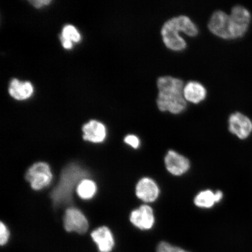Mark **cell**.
<instances>
[{"label":"cell","mask_w":252,"mask_h":252,"mask_svg":"<svg viewBox=\"0 0 252 252\" xmlns=\"http://www.w3.org/2000/svg\"><path fill=\"white\" fill-rule=\"evenodd\" d=\"M157 87L159 93L157 104L160 111H168L176 115L187 108V100L184 95V84L180 79L160 77L158 79Z\"/></svg>","instance_id":"obj_1"},{"label":"cell","mask_w":252,"mask_h":252,"mask_svg":"<svg viewBox=\"0 0 252 252\" xmlns=\"http://www.w3.org/2000/svg\"><path fill=\"white\" fill-rule=\"evenodd\" d=\"M89 176V173L77 163H70L62 170L59 181L50 194L53 206H64L70 204L72 193L81 181Z\"/></svg>","instance_id":"obj_2"},{"label":"cell","mask_w":252,"mask_h":252,"mask_svg":"<svg viewBox=\"0 0 252 252\" xmlns=\"http://www.w3.org/2000/svg\"><path fill=\"white\" fill-rule=\"evenodd\" d=\"M180 31L189 36H196L198 33L196 25L186 15L170 19L162 28L163 42L168 49L173 51H182L187 47L185 40L179 35V32Z\"/></svg>","instance_id":"obj_3"},{"label":"cell","mask_w":252,"mask_h":252,"mask_svg":"<svg viewBox=\"0 0 252 252\" xmlns=\"http://www.w3.org/2000/svg\"><path fill=\"white\" fill-rule=\"evenodd\" d=\"M25 179L33 190H40L51 184L53 174L47 163L39 162L30 167L25 174Z\"/></svg>","instance_id":"obj_4"},{"label":"cell","mask_w":252,"mask_h":252,"mask_svg":"<svg viewBox=\"0 0 252 252\" xmlns=\"http://www.w3.org/2000/svg\"><path fill=\"white\" fill-rule=\"evenodd\" d=\"M63 225L66 231L75 232L79 234H86L89 228V222L86 216L75 207H69L66 210Z\"/></svg>","instance_id":"obj_5"},{"label":"cell","mask_w":252,"mask_h":252,"mask_svg":"<svg viewBox=\"0 0 252 252\" xmlns=\"http://www.w3.org/2000/svg\"><path fill=\"white\" fill-rule=\"evenodd\" d=\"M229 130L239 139L245 140L252 133V121L239 112L232 113L228 120Z\"/></svg>","instance_id":"obj_6"},{"label":"cell","mask_w":252,"mask_h":252,"mask_svg":"<svg viewBox=\"0 0 252 252\" xmlns=\"http://www.w3.org/2000/svg\"><path fill=\"white\" fill-rule=\"evenodd\" d=\"M229 15L234 24L235 39L243 36L251 23L250 11L243 5H236L232 7Z\"/></svg>","instance_id":"obj_7"},{"label":"cell","mask_w":252,"mask_h":252,"mask_svg":"<svg viewBox=\"0 0 252 252\" xmlns=\"http://www.w3.org/2000/svg\"><path fill=\"white\" fill-rule=\"evenodd\" d=\"M132 224L141 230H149L155 223L154 210L148 205H143L137 209L132 211L130 216Z\"/></svg>","instance_id":"obj_8"},{"label":"cell","mask_w":252,"mask_h":252,"mask_svg":"<svg viewBox=\"0 0 252 252\" xmlns=\"http://www.w3.org/2000/svg\"><path fill=\"white\" fill-rule=\"evenodd\" d=\"M167 171L174 176H181L190 169V163L187 158L173 150L167 153L164 159Z\"/></svg>","instance_id":"obj_9"},{"label":"cell","mask_w":252,"mask_h":252,"mask_svg":"<svg viewBox=\"0 0 252 252\" xmlns=\"http://www.w3.org/2000/svg\"><path fill=\"white\" fill-rule=\"evenodd\" d=\"M158 185L150 178H143L138 182L135 187V194L140 200L146 203H153L159 197Z\"/></svg>","instance_id":"obj_10"},{"label":"cell","mask_w":252,"mask_h":252,"mask_svg":"<svg viewBox=\"0 0 252 252\" xmlns=\"http://www.w3.org/2000/svg\"><path fill=\"white\" fill-rule=\"evenodd\" d=\"M229 15L222 11L214 12L208 27L215 35L225 39H231L228 24Z\"/></svg>","instance_id":"obj_11"},{"label":"cell","mask_w":252,"mask_h":252,"mask_svg":"<svg viewBox=\"0 0 252 252\" xmlns=\"http://www.w3.org/2000/svg\"><path fill=\"white\" fill-rule=\"evenodd\" d=\"M91 236L99 252H110L114 248V236L107 226H100L91 232Z\"/></svg>","instance_id":"obj_12"},{"label":"cell","mask_w":252,"mask_h":252,"mask_svg":"<svg viewBox=\"0 0 252 252\" xmlns=\"http://www.w3.org/2000/svg\"><path fill=\"white\" fill-rule=\"evenodd\" d=\"M83 138L93 143H100L105 140L106 130L101 123L91 121L83 127Z\"/></svg>","instance_id":"obj_13"},{"label":"cell","mask_w":252,"mask_h":252,"mask_svg":"<svg viewBox=\"0 0 252 252\" xmlns=\"http://www.w3.org/2000/svg\"><path fill=\"white\" fill-rule=\"evenodd\" d=\"M184 95L188 101L198 103L206 98L207 91L202 84L192 81L189 82L184 87Z\"/></svg>","instance_id":"obj_14"},{"label":"cell","mask_w":252,"mask_h":252,"mask_svg":"<svg viewBox=\"0 0 252 252\" xmlns=\"http://www.w3.org/2000/svg\"><path fill=\"white\" fill-rule=\"evenodd\" d=\"M33 92V87L29 82H20L17 79H14L9 85V94L17 100H22L29 98Z\"/></svg>","instance_id":"obj_15"},{"label":"cell","mask_w":252,"mask_h":252,"mask_svg":"<svg viewBox=\"0 0 252 252\" xmlns=\"http://www.w3.org/2000/svg\"><path fill=\"white\" fill-rule=\"evenodd\" d=\"M76 191L78 196L82 199L90 200L95 195L97 187L94 181L84 179L77 186Z\"/></svg>","instance_id":"obj_16"},{"label":"cell","mask_w":252,"mask_h":252,"mask_svg":"<svg viewBox=\"0 0 252 252\" xmlns=\"http://www.w3.org/2000/svg\"><path fill=\"white\" fill-rule=\"evenodd\" d=\"M194 203L198 207L210 209L217 203L216 193L211 190L201 191L195 197Z\"/></svg>","instance_id":"obj_17"},{"label":"cell","mask_w":252,"mask_h":252,"mask_svg":"<svg viewBox=\"0 0 252 252\" xmlns=\"http://www.w3.org/2000/svg\"><path fill=\"white\" fill-rule=\"evenodd\" d=\"M63 38L71 41V42H78L81 39L80 33L72 25H67L63 30L62 36Z\"/></svg>","instance_id":"obj_18"},{"label":"cell","mask_w":252,"mask_h":252,"mask_svg":"<svg viewBox=\"0 0 252 252\" xmlns=\"http://www.w3.org/2000/svg\"><path fill=\"white\" fill-rule=\"evenodd\" d=\"M185 251L182 249L175 247L168 242H160L157 247V252H185Z\"/></svg>","instance_id":"obj_19"},{"label":"cell","mask_w":252,"mask_h":252,"mask_svg":"<svg viewBox=\"0 0 252 252\" xmlns=\"http://www.w3.org/2000/svg\"><path fill=\"white\" fill-rule=\"evenodd\" d=\"M10 233L4 223H0V244L4 246L8 243Z\"/></svg>","instance_id":"obj_20"},{"label":"cell","mask_w":252,"mask_h":252,"mask_svg":"<svg viewBox=\"0 0 252 252\" xmlns=\"http://www.w3.org/2000/svg\"><path fill=\"white\" fill-rule=\"evenodd\" d=\"M125 143L134 149H137L140 147V141L139 138L136 135L130 134L126 136L124 139Z\"/></svg>","instance_id":"obj_21"},{"label":"cell","mask_w":252,"mask_h":252,"mask_svg":"<svg viewBox=\"0 0 252 252\" xmlns=\"http://www.w3.org/2000/svg\"><path fill=\"white\" fill-rule=\"evenodd\" d=\"M30 2L34 7L39 8L43 5H48L49 3L51 2V1H49V0H38V1H31Z\"/></svg>","instance_id":"obj_22"},{"label":"cell","mask_w":252,"mask_h":252,"mask_svg":"<svg viewBox=\"0 0 252 252\" xmlns=\"http://www.w3.org/2000/svg\"><path fill=\"white\" fill-rule=\"evenodd\" d=\"M61 40L62 42L63 46L66 49H70L72 48V43L71 41L65 39L63 37H61Z\"/></svg>","instance_id":"obj_23"}]
</instances>
